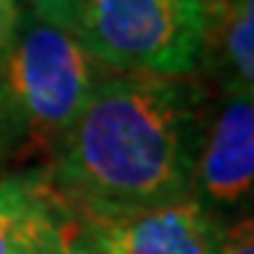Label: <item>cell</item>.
<instances>
[{"label": "cell", "mask_w": 254, "mask_h": 254, "mask_svg": "<svg viewBox=\"0 0 254 254\" xmlns=\"http://www.w3.org/2000/svg\"><path fill=\"white\" fill-rule=\"evenodd\" d=\"M209 93L190 76H105L54 141L51 187L76 218L190 198Z\"/></svg>", "instance_id": "cell-1"}, {"label": "cell", "mask_w": 254, "mask_h": 254, "mask_svg": "<svg viewBox=\"0 0 254 254\" xmlns=\"http://www.w3.org/2000/svg\"><path fill=\"white\" fill-rule=\"evenodd\" d=\"M63 14L99 68L119 76L184 79L206 60L209 31L195 0H26Z\"/></svg>", "instance_id": "cell-2"}, {"label": "cell", "mask_w": 254, "mask_h": 254, "mask_svg": "<svg viewBox=\"0 0 254 254\" xmlns=\"http://www.w3.org/2000/svg\"><path fill=\"white\" fill-rule=\"evenodd\" d=\"M99 85V65L63 14L31 6L17 11L0 68V119L37 136L60 138Z\"/></svg>", "instance_id": "cell-3"}, {"label": "cell", "mask_w": 254, "mask_h": 254, "mask_svg": "<svg viewBox=\"0 0 254 254\" xmlns=\"http://www.w3.org/2000/svg\"><path fill=\"white\" fill-rule=\"evenodd\" d=\"M190 198L220 223L254 212V99L223 88L209 99Z\"/></svg>", "instance_id": "cell-4"}, {"label": "cell", "mask_w": 254, "mask_h": 254, "mask_svg": "<svg viewBox=\"0 0 254 254\" xmlns=\"http://www.w3.org/2000/svg\"><path fill=\"white\" fill-rule=\"evenodd\" d=\"M102 254H215L226 223L192 198L119 218H82Z\"/></svg>", "instance_id": "cell-5"}, {"label": "cell", "mask_w": 254, "mask_h": 254, "mask_svg": "<svg viewBox=\"0 0 254 254\" xmlns=\"http://www.w3.org/2000/svg\"><path fill=\"white\" fill-rule=\"evenodd\" d=\"M71 218L48 170L0 178V254H37Z\"/></svg>", "instance_id": "cell-6"}, {"label": "cell", "mask_w": 254, "mask_h": 254, "mask_svg": "<svg viewBox=\"0 0 254 254\" xmlns=\"http://www.w3.org/2000/svg\"><path fill=\"white\" fill-rule=\"evenodd\" d=\"M215 54L220 88L254 99V0H235L215 34L206 57Z\"/></svg>", "instance_id": "cell-7"}, {"label": "cell", "mask_w": 254, "mask_h": 254, "mask_svg": "<svg viewBox=\"0 0 254 254\" xmlns=\"http://www.w3.org/2000/svg\"><path fill=\"white\" fill-rule=\"evenodd\" d=\"M37 254H102V252H99V246L93 243V237L88 235L82 218L73 215Z\"/></svg>", "instance_id": "cell-8"}, {"label": "cell", "mask_w": 254, "mask_h": 254, "mask_svg": "<svg viewBox=\"0 0 254 254\" xmlns=\"http://www.w3.org/2000/svg\"><path fill=\"white\" fill-rule=\"evenodd\" d=\"M215 254H254V212L223 226Z\"/></svg>", "instance_id": "cell-9"}, {"label": "cell", "mask_w": 254, "mask_h": 254, "mask_svg": "<svg viewBox=\"0 0 254 254\" xmlns=\"http://www.w3.org/2000/svg\"><path fill=\"white\" fill-rule=\"evenodd\" d=\"M17 11H20L17 0H0V68H3V63H6V54H9V46H11V37H14Z\"/></svg>", "instance_id": "cell-10"}, {"label": "cell", "mask_w": 254, "mask_h": 254, "mask_svg": "<svg viewBox=\"0 0 254 254\" xmlns=\"http://www.w3.org/2000/svg\"><path fill=\"white\" fill-rule=\"evenodd\" d=\"M195 3H198V9L203 11L206 31H209V37H212V34H215V28L220 26V20L226 17V11L232 9V3H235V0H195Z\"/></svg>", "instance_id": "cell-11"}]
</instances>
